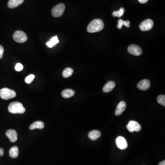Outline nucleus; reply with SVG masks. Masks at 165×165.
<instances>
[{
    "mask_svg": "<svg viewBox=\"0 0 165 165\" xmlns=\"http://www.w3.org/2000/svg\"><path fill=\"white\" fill-rule=\"evenodd\" d=\"M153 25H154L153 21L151 19H147L140 24V28L141 31H149L153 28Z\"/></svg>",
    "mask_w": 165,
    "mask_h": 165,
    "instance_id": "6",
    "label": "nucleus"
},
{
    "mask_svg": "<svg viewBox=\"0 0 165 165\" xmlns=\"http://www.w3.org/2000/svg\"><path fill=\"white\" fill-rule=\"evenodd\" d=\"M59 43V40L57 36H54L51 40L50 41L46 43V45L48 47L52 48L54 45Z\"/></svg>",
    "mask_w": 165,
    "mask_h": 165,
    "instance_id": "20",
    "label": "nucleus"
},
{
    "mask_svg": "<svg viewBox=\"0 0 165 165\" xmlns=\"http://www.w3.org/2000/svg\"><path fill=\"white\" fill-rule=\"evenodd\" d=\"M124 26H125L127 27H129L130 26V23L128 20H127V21H124Z\"/></svg>",
    "mask_w": 165,
    "mask_h": 165,
    "instance_id": "27",
    "label": "nucleus"
},
{
    "mask_svg": "<svg viewBox=\"0 0 165 165\" xmlns=\"http://www.w3.org/2000/svg\"><path fill=\"white\" fill-rule=\"evenodd\" d=\"M157 101L159 104L162 106H165V95H160L158 96Z\"/></svg>",
    "mask_w": 165,
    "mask_h": 165,
    "instance_id": "22",
    "label": "nucleus"
},
{
    "mask_svg": "<svg viewBox=\"0 0 165 165\" xmlns=\"http://www.w3.org/2000/svg\"><path fill=\"white\" fill-rule=\"evenodd\" d=\"M8 111L12 114H23L25 111V108L23 104L19 102H13L8 107Z\"/></svg>",
    "mask_w": 165,
    "mask_h": 165,
    "instance_id": "2",
    "label": "nucleus"
},
{
    "mask_svg": "<svg viewBox=\"0 0 165 165\" xmlns=\"http://www.w3.org/2000/svg\"><path fill=\"white\" fill-rule=\"evenodd\" d=\"M138 1L140 3H142V4H144L148 1V0H138Z\"/></svg>",
    "mask_w": 165,
    "mask_h": 165,
    "instance_id": "29",
    "label": "nucleus"
},
{
    "mask_svg": "<svg viewBox=\"0 0 165 165\" xmlns=\"http://www.w3.org/2000/svg\"><path fill=\"white\" fill-rule=\"evenodd\" d=\"M6 135L11 142H15L17 140L18 134L16 130L14 129H10L7 130L6 132Z\"/></svg>",
    "mask_w": 165,
    "mask_h": 165,
    "instance_id": "10",
    "label": "nucleus"
},
{
    "mask_svg": "<svg viewBox=\"0 0 165 165\" xmlns=\"http://www.w3.org/2000/svg\"><path fill=\"white\" fill-rule=\"evenodd\" d=\"M150 86V81L148 79H144L141 80L137 84V87L138 89L144 91L148 90Z\"/></svg>",
    "mask_w": 165,
    "mask_h": 165,
    "instance_id": "11",
    "label": "nucleus"
},
{
    "mask_svg": "<svg viewBox=\"0 0 165 165\" xmlns=\"http://www.w3.org/2000/svg\"><path fill=\"white\" fill-rule=\"evenodd\" d=\"M104 27V23L102 20L100 19H94L88 25L87 30L89 33H96L102 30Z\"/></svg>",
    "mask_w": 165,
    "mask_h": 165,
    "instance_id": "1",
    "label": "nucleus"
},
{
    "mask_svg": "<svg viewBox=\"0 0 165 165\" xmlns=\"http://www.w3.org/2000/svg\"><path fill=\"white\" fill-rule=\"evenodd\" d=\"M124 25V21L122 19H119L118 21V25H117V28L118 29H121L122 27Z\"/></svg>",
    "mask_w": 165,
    "mask_h": 165,
    "instance_id": "25",
    "label": "nucleus"
},
{
    "mask_svg": "<svg viewBox=\"0 0 165 165\" xmlns=\"http://www.w3.org/2000/svg\"><path fill=\"white\" fill-rule=\"evenodd\" d=\"M24 1L25 0H9L8 6L10 8H14L21 5Z\"/></svg>",
    "mask_w": 165,
    "mask_h": 165,
    "instance_id": "13",
    "label": "nucleus"
},
{
    "mask_svg": "<svg viewBox=\"0 0 165 165\" xmlns=\"http://www.w3.org/2000/svg\"><path fill=\"white\" fill-rule=\"evenodd\" d=\"M35 78V76L34 74H30L25 79V81L27 84L31 83V82L33 81V80Z\"/></svg>",
    "mask_w": 165,
    "mask_h": 165,
    "instance_id": "23",
    "label": "nucleus"
},
{
    "mask_svg": "<svg viewBox=\"0 0 165 165\" xmlns=\"http://www.w3.org/2000/svg\"><path fill=\"white\" fill-rule=\"evenodd\" d=\"M4 49L3 46L0 45V59H1L3 57V53H4Z\"/></svg>",
    "mask_w": 165,
    "mask_h": 165,
    "instance_id": "26",
    "label": "nucleus"
},
{
    "mask_svg": "<svg viewBox=\"0 0 165 165\" xmlns=\"http://www.w3.org/2000/svg\"><path fill=\"white\" fill-rule=\"evenodd\" d=\"M15 70L16 71H18V72H19V71H22L24 68V67H23V65L21 63H18L16 64V66H15Z\"/></svg>",
    "mask_w": 165,
    "mask_h": 165,
    "instance_id": "24",
    "label": "nucleus"
},
{
    "mask_svg": "<svg viewBox=\"0 0 165 165\" xmlns=\"http://www.w3.org/2000/svg\"><path fill=\"white\" fill-rule=\"evenodd\" d=\"M13 39L16 42L23 43L27 41L28 37L25 32L17 30L13 34Z\"/></svg>",
    "mask_w": 165,
    "mask_h": 165,
    "instance_id": "4",
    "label": "nucleus"
},
{
    "mask_svg": "<svg viewBox=\"0 0 165 165\" xmlns=\"http://www.w3.org/2000/svg\"><path fill=\"white\" fill-rule=\"evenodd\" d=\"M16 92L13 90L7 88H4L0 90V97L2 99L8 100L16 97Z\"/></svg>",
    "mask_w": 165,
    "mask_h": 165,
    "instance_id": "3",
    "label": "nucleus"
},
{
    "mask_svg": "<svg viewBox=\"0 0 165 165\" xmlns=\"http://www.w3.org/2000/svg\"><path fill=\"white\" fill-rule=\"evenodd\" d=\"M4 150L2 148H0V157H2L4 155Z\"/></svg>",
    "mask_w": 165,
    "mask_h": 165,
    "instance_id": "28",
    "label": "nucleus"
},
{
    "mask_svg": "<svg viewBox=\"0 0 165 165\" xmlns=\"http://www.w3.org/2000/svg\"><path fill=\"white\" fill-rule=\"evenodd\" d=\"M125 12V9L124 8H121L118 11H114L112 12V16L114 17H117L120 18L124 15Z\"/></svg>",
    "mask_w": 165,
    "mask_h": 165,
    "instance_id": "21",
    "label": "nucleus"
},
{
    "mask_svg": "<svg viewBox=\"0 0 165 165\" xmlns=\"http://www.w3.org/2000/svg\"><path fill=\"white\" fill-rule=\"evenodd\" d=\"M74 73V70L70 68H65L62 72V76L65 78L70 77Z\"/></svg>",
    "mask_w": 165,
    "mask_h": 165,
    "instance_id": "19",
    "label": "nucleus"
},
{
    "mask_svg": "<svg viewBox=\"0 0 165 165\" xmlns=\"http://www.w3.org/2000/svg\"><path fill=\"white\" fill-rule=\"evenodd\" d=\"M115 86H116V84L114 81H109L103 87V92L105 93L109 92L115 88Z\"/></svg>",
    "mask_w": 165,
    "mask_h": 165,
    "instance_id": "16",
    "label": "nucleus"
},
{
    "mask_svg": "<svg viewBox=\"0 0 165 165\" xmlns=\"http://www.w3.org/2000/svg\"><path fill=\"white\" fill-rule=\"evenodd\" d=\"M117 146L120 150H125L127 147V143L126 140L124 137L119 136L116 140Z\"/></svg>",
    "mask_w": 165,
    "mask_h": 165,
    "instance_id": "9",
    "label": "nucleus"
},
{
    "mask_svg": "<svg viewBox=\"0 0 165 165\" xmlns=\"http://www.w3.org/2000/svg\"><path fill=\"white\" fill-rule=\"evenodd\" d=\"M19 154V150L17 146H14L11 148L9 150V156L12 158H17Z\"/></svg>",
    "mask_w": 165,
    "mask_h": 165,
    "instance_id": "18",
    "label": "nucleus"
},
{
    "mask_svg": "<svg viewBox=\"0 0 165 165\" xmlns=\"http://www.w3.org/2000/svg\"><path fill=\"white\" fill-rule=\"evenodd\" d=\"M101 132L99 130H94L91 131L89 134V137L92 140H95L101 136Z\"/></svg>",
    "mask_w": 165,
    "mask_h": 165,
    "instance_id": "14",
    "label": "nucleus"
},
{
    "mask_svg": "<svg viewBox=\"0 0 165 165\" xmlns=\"http://www.w3.org/2000/svg\"><path fill=\"white\" fill-rule=\"evenodd\" d=\"M75 94V91L72 89H67L62 91L61 92V95L63 98H70L74 96Z\"/></svg>",
    "mask_w": 165,
    "mask_h": 165,
    "instance_id": "17",
    "label": "nucleus"
},
{
    "mask_svg": "<svg viewBox=\"0 0 165 165\" xmlns=\"http://www.w3.org/2000/svg\"><path fill=\"white\" fill-rule=\"evenodd\" d=\"M127 51L130 54L134 56H139L142 53L141 48L136 45H131L128 46Z\"/></svg>",
    "mask_w": 165,
    "mask_h": 165,
    "instance_id": "8",
    "label": "nucleus"
},
{
    "mask_svg": "<svg viewBox=\"0 0 165 165\" xmlns=\"http://www.w3.org/2000/svg\"><path fill=\"white\" fill-rule=\"evenodd\" d=\"M158 165H165V160H164L163 161L160 162Z\"/></svg>",
    "mask_w": 165,
    "mask_h": 165,
    "instance_id": "30",
    "label": "nucleus"
},
{
    "mask_svg": "<svg viewBox=\"0 0 165 165\" xmlns=\"http://www.w3.org/2000/svg\"><path fill=\"white\" fill-rule=\"evenodd\" d=\"M65 10V6L63 3L58 4L52 8L51 14L55 18H58L62 16Z\"/></svg>",
    "mask_w": 165,
    "mask_h": 165,
    "instance_id": "5",
    "label": "nucleus"
},
{
    "mask_svg": "<svg viewBox=\"0 0 165 165\" xmlns=\"http://www.w3.org/2000/svg\"><path fill=\"white\" fill-rule=\"evenodd\" d=\"M127 130L131 133L136 131L139 132L141 129V126L136 121H130L127 125Z\"/></svg>",
    "mask_w": 165,
    "mask_h": 165,
    "instance_id": "7",
    "label": "nucleus"
},
{
    "mask_svg": "<svg viewBox=\"0 0 165 165\" xmlns=\"http://www.w3.org/2000/svg\"><path fill=\"white\" fill-rule=\"evenodd\" d=\"M45 127V124L43 122L41 121H35L34 123L31 124L29 126V129L30 130H34L35 129H42L44 128Z\"/></svg>",
    "mask_w": 165,
    "mask_h": 165,
    "instance_id": "15",
    "label": "nucleus"
},
{
    "mask_svg": "<svg viewBox=\"0 0 165 165\" xmlns=\"http://www.w3.org/2000/svg\"><path fill=\"white\" fill-rule=\"evenodd\" d=\"M126 104L124 101H121L117 105L116 110L115 111V115L116 116H120L126 108Z\"/></svg>",
    "mask_w": 165,
    "mask_h": 165,
    "instance_id": "12",
    "label": "nucleus"
}]
</instances>
